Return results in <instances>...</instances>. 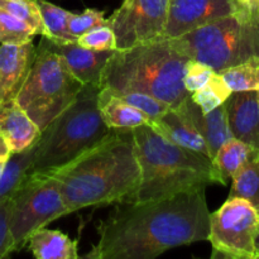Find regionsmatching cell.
Listing matches in <instances>:
<instances>
[{
    "instance_id": "obj_28",
    "label": "cell",
    "mask_w": 259,
    "mask_h": 259,
    "mask_svg": "<svg viewBox=\"0 0 259 259\" xmlns=\"http://www.w3.org/2000/svg\"><path fill=\"white\" fill-rule=\"evenodd\" d=\"M115 93V91H114ZM120 98H123L126 103L133 105L142 113L146 114L151 121H156L157 119L161 118L171 106L164 101L154 98V96L148 95V94L139 93V91H123V93H115Z\"/></svg>"
},
{
    "instance_id": "obj_32",
    "label": "cell",
    "mask_w": 259,
    "mask_h": 259,
    "mask_svg": "<svg viewBox=\"0 0 259 259\" xmlns=\"http://www.w3.org/2000/svg\"><path fill=\"white\" fill-rule=\"evenodd\" d=\"M12 197L0 199V259L7 258L14 252V239L10 230Z\"/></svg>"
},
{
    "instance_id": "obj_24",
    "label": "cell",
    "mask_w": 259,
    "mask_h": 259,
    "mask_svg": "<svg viewBox=\"0 0 259 259\" xmlns=\"http://www.w3.org/2000/svg\"><path fill=\"white\" fill-rule=\"evenodd\" d=\"M219 73L232 93L259 89V60L257 58L233 66Z\"/></svg>"
},
{
    "instance_id": "obj_3",
    "label": "cell",
    "mask_w": 259,
    "mask_h": 259,
    "mask_svg": "<svg viewBox=\"0 0 259 259\" xmlns=\"http://www.w3.org/2000/svg\"><path fill=\"white\" fill-rule=\"evenodd\" d=\"M141 181L132 202L222 184L209 157L174 143L151 125L132 129Z\"/></svg>"
},
{
    "instance_id": "obj_17",
    "label": "cell",
    "mask_w": 259,
    "mask_h": 259,
    "mask_svg": "<svg viewBox=\"0 0 259 259\" xmlns=\"http://www.w3.org/2000/svg\"><path fill=\"white\" fill-rule=\"evenodd\" d=\"M184 104L189 111L190 116H191L192 121H194L195 126L206 142L207 149L210 152V158L212 161L220 147L225 142L233 138L224 104L206 114L202 113L201 108L191 99V95L185 99Z\"/></svg>"
},
{
    "instance_id": "obj_21",
    "label": "cell",
    "mask_w": 259,
    "mask_h": 259,
    "mask_svg": "<svg viewBox=\"0 0 259 259\" xmlns=\"http://www.w3.org/2000/svg\"><path fill=\"white\" fill-rule=\"evenodd\" d=\"M35 151H37V144L34 142L24 151L10 154L0 179V199L12 197L18 187L29 176L34 162Z\"/></svg>"
},
{
    "instance_id": "obj_7",
    "label": "cell",
    "mask_w": 259,
    "mask_h": 259,
    "mask_svg": "<svg viewBox=\"0 0 259 259\" xmlns=\"http://www.w3.org/2000/svg\"><path fill=\"white\" fill-rule=\"evenodd\" d=\"M82 88L63 58L42 38L29 75L14 100L43 131L75 100Z\"/></svg>"
},
{
    "instance_id": "obj_9",
    "label": "cell",
    "mask_w": 259,
    "mask_h": 259,
    "mask_svg": "<svg viewBox=\"0 0 259 259\" xmlns=\"http://www.w3.org/2000/svg\"><path fill=\"white\" fill-rule=\"evenodd\" d=\"M259 227L257 210L244 199L228 197L215 212H210L207 240L212 258L257 259L255 235Z\"/></svg>"
},
{
    "instance_id": "obj_5",
    "label": "cell",
    "mask_w": 259,
    "mask_h": 259,
    "mask_svg": "<svg viewBox=\"0 0 259 259\" xmlns=\"http://www.w3.org/2000/svg\"><path fill=\"white\" fill-rule=\"evenodd\" d=\"M238 4L232 14L168 42L190 60L205 63L218 73L259 60V5Z\"/></svg>"
},
{
    "instance_id": "obj_4",
    "label": "cell",
    "mask_w": 259,
    "mask_h": 259,
    "mask_svg": "<svg viewBox=\"0 0 259 259\" xmlns=\"http://www.w3.org/2000/svg\"><path fill=\"white\" fill-rule=\"evenodd\" d=\"M189 61L167 39L115 50L104 70L103 86L115 93L148 94L175 108L191 95L184 86Z\"/></svg>"
},
{
    "instance_id": "obj_35",
    "label": "cell",
    "mask_w": 259,
    "mask_h": 259,
    "mask_svg": "<svg viewBox=\"0 0 259 259\" xmlns=\"http://www.w3.org/2000/svg\"><path fill=\"white\" fill-rule=\"evenodd\" d=\"M254 245H255V252H257V259H259V227L257 230V235H255Z\"/></svg>"
},
{
    "instance_id": "obj_22",
    "label": "cell",
    "mask_w": 259,
    "mask_h": 259,
    "mask_svg": "<svg viewBox=\"0 0 259 259\" xmlns=\"http://www.w3.org/2000/svg\"><path fill=\"white\" fill-rule=\"evenodd\" d=\"M35 2L42 17V37L57 45L75 43L77 40L68 29V19L72 12H68L47 0H35Z\"/></svg>"
},
{
    "instance_id": "obj_10",
    "label": "cell",
    "mask_w": 259,
    "mask_h": 259,
    "mask_svg": "<svg viewBox=\"0 0 259 259\" xmlns=\"http://www.w3.org/2000/svg\"><path fill=\"white\" fill-rule=\"evenodd\" d=\"M169 0H124L108 18L116 39V50L162 39Z\"/></svg>"
},
{
    "instance_id": "obj_14",
    "label": "cell",
    "mask_w": 259,
    "mask_h": 259,
    "mask_svg": "<svg viewBox=\"0 0 259 259\" xmlns=\"http://www.w3.org/2000/svg\"><path fill=\"white\" fill-rule=\"evenodd\" d=\"M233 138L239 139L259 151L258 90L235 91L224 103Z\"/></svg>"
},
{
    "instance_id": "obj_36",
    "label": "cell",
    "mask_w": 259,
    "mask_h": 259,
    "mask_svg": "<svg viewBox=\"0 0 259 259\" xmlns=\"http://www.w3.org/2000/svg\"><path fill=\"white\" fill-rule=\"evenodd\" d=\"M258 96H259V89H258Z\"/></svg>"
},
{
    "instance_id": "obj_20",
    "label": "cell",
    "mask_w": 259,
    "mask_h": 259,
    "mask_svg": "<svg viewBox=\"0 0 259 259\" xmlns=\"http://www.w3.org/2000/svg\"><path fill=\"white\" fill-rule=\"evenodd\" d=\"M258 157V149L239 139L232 138L220 147L212 158V164L219 175L222 185H227L228 180L232 179L244 164Z\"/></svg>"
},
{
    "instance_id": "obj_1",
    "label": "cell",
    "mask_w": 259,
    "mask_h": 259,
    "mask_svg": "<svg viewBox=\"0 0 259 259\" xmlns=\"http://www.w3.org/2000/svg\"><path fill=\"white\" fill-rule=\"evenodd\" d=\"M209 230L205 187L125 202L98 225V243L85 258L153 259L172 248L207 240Z\"/></svg>"
},
{
    "instance_id": "obj_26",
    "label": "cell",
    "mask_w": 259,
    "mask_h": 259,
    "mask_svg": "<svg viewBox=\"0 0 259 259\" xmlns=\"http://www.w3.org/2000/svg\"><path fill=\"white\" fill-rule=\"evenodd\" d=\"M37 32L28 23L0 9V43L23 45L33 42Z\"/></svg>"
},
{
    "instance_id": "obj_34",
    "label": "cell",
    "mask_w": 259,
    "mask_h": 259,
    "mask_svg": "<svg viewBox=\"0 0 259 259\" xmlns=\"http://www.w3.org/2000/svg\"><path fill=\"white\" fill-rule=\"evenodd\" d=\"M237 2L244 5H259V0H237Z\"/></svg>"
},
{
    "instance_id": "obj_11",
    "label": "cell",
    "mask_w": 259,
    "mask_h": 259,
    "mask_svg": "<svg viewBox=\"0 0 259 259\" xmlns=\"http://www.w3.org/2000/svg\"><path fill=\"white\" fill-rule=\"evenodd\" d=\"M237 0H169L168 17L162 39H175L232 14Z\"/></svg>"
},
{
    "instance_id": "obj_15",
    "label": "cell",
    "mask_w": 259,
    "mask_h": 259,
    "mask_svg": "<svg viewBox=\"0 0 259 259\" xmlns=\"http://www.w3.org/2000/svg\"><path fill=\"white\" fill-rule=\"evenodd\" d=\"M151 126L174 143L210 158L206 142L195 126L184 101L175 108H169L161 118L153 121Z\"/></svg>"
},
{
    "instance_id": "obj_18",
    "label": "cell",
    "mask_w": 259,
    "mask_h": 259,
    "mask_svg": "<svg viewBox=\"0 0 259 259\" xmlns=\"http://www.w3.org/2000/svg\"><path fill=\"white\" fill-rule=\"evenodd\" d=\"M98 108L104 123L110 129L132 131L142 125H152L151 119L146 114L126 103L123 98L106 86H103L99 90Z\"/></svg>"
},
{
    "instance_id": "obj_30",
    "label": "cell",
    "mask_w": 259,
    "mask_h": 259,
    "mask_svg": "<svg viewBox=\"0 0 259 259\" xmlns=\"http://www.w3.org/2000/svg\"><path fill=\"white\" fill-rule=\"evenodd\" d=\"M105 24H108V18H105V13L98 9H91V8H88L78 14L72 13L68 19V29L76 39L83 33Z\"/></svg>"
},
{
    "instance_id": "obj_31",
    "label": "cell",
    "mask_w": 259,
    "mask_h": 259,
    "mask_svg": "<svg viewBox=\"0 0 259 259\" xmlns=\"http://www.w3.org/2000/svg\"><path fill=\"white\" fill-rule=\"evenodd\" d=\"M215 71L205 63L199 61L190 60L186 65L184 75V86L190 94L199 90L202 86L206 85L211 77L214 76Z\"/></svg>"
},
{
    "instance_id": "obj_16",
    "label": "cell",
    "mask_w": 259,
    "mask_h": 259,
    "mask_svg": "<svg viewBox=\"0 0 259 259\" xmlns=\"http://www.w3.org/2000/svg\"><path fill=\"white\" fill-rule=\"evenodd\" d=\"M0 133L5 137L12 153L22 152L39 138L40 131L15 100L0 103Z\"/></svg>"
},
{
    "instance_id": "obj_2",
    "label": "cell",
    "mask_w": 259,
    "mask_h": 259,
    "mask_svg": "<svg viewBox=\"0 0 259 259\" xmlns=\"http://www.w3.org/2000/svg\"><path fill=\"white\" fill-rule=\"evenodd\" d=\"M45 174L58 181L70 214L88 206L132 202L141 181L132 131L111 129L100 143Z\"/></svg>"
},
{
    "instance_id": "obj_6",
    "label": "cell",
    "mask_w": 259,
    "mask_h": 259,
    "mask_svg": "<svg viewBox=\"0 0 259 259\" xmlns=\"http://www.w3.org/2000/svg\"><path fill=\"white\" fill-rule=\"evenodd\" d=\"M99 90V86H83L75 100L43 129L35 141L30 174L65 166L110 134L111 129L104 123L98 108Z\"/></svg>"
},
{
    "instance_id": "obj_8",
    "label": "cell",
    "mask_w": 259,
    "mask_h": 259,
    "mask_svg": "<svg viewBox=\"0 0 259 259\" xmlns=\"http://www.w3.org/2000/svg\"><path fill=\"white\" fill-rule=\"evenodd\" d=\"M67 214L57 180L48 174H30L12 196L10 230L14 252L27 245L33 232Z\"/></svg>"
},
{
    "instance_id": "obj_13",
    "label": "cell",
    "mask_w": 259,
    "mask_h": 259,
    "mask_svg": "<svg viewBox=\"0 0 259 259\" xmlns=\"http://www.w3.org/2000/svg\"><path fill=\"white\" fill-rule=\"evenodd\" d=\"M48 47L63 58L73 77L83 86L103 88V73L114 51H96L78 46L77 43L57 45L42 37Z\"/></svg>"
},
{
    "instance_id": "obj_23",
    "label": "cell",
    "mask_w": 259,
    "mask_h": 259,
    "mask_svg": "<svg viewBox=\"0 0 259 259\" xmlns=\"http://www.w3.org/2000/svg\"><path fill=\"white\" fill-rule=\"evenodd\" d=\"M232 180V189L228 197L247 200L259 215V157L244 164Z\"/></svg>"
},
{
    "instance_id": "obj_29",
    "label": "cell",
    "mask_w": 259,
    "mask_h": 259,
    "mask_svg": "<svg viewBox=\"0 0 259 259\" xmlns=\"http://www.w3.org/2000/svg\"><path fill=\"white\" fill-rule=\"evenodd\" d=\"M78 46L96 51H115L116 39L111 27L108 24L100 25L83 33L76 40Z\"/></svg>"
},
{
    "instance_id": "obj_25",
    "label": "cell",
    "mask_w": 259,
    "mask_h": 259,
    "mask_svg": "<svg viewBox=\"0 0 259 259\" xmlns=\"http://www.w3.org/2000/svg\"><path fill=\"white\" fill-rule=\"evenodd\" d=\"M232 94L220 73L215 72L211 80L199 90L191 93V99L201 108L202 113L206 114L223 105Z\"/></svg>"
},
{
    "instance_id": "obj_33",
    "label": "cell",
    "mask_w": 259,
    "mask_h": 259,
    "mask_svg": "<svg viewBox=\"0 0 259 259\" xmlns=\"http://www.w3.org/2000/svg\"><path fill=\"white\" fill-rule=\"evenodd\" d=\"M10 154H12V149H10L5 137L0 133V179H2L3 169H4V166Z\"/></svg>"
},
{
    "instance_id": "obj_27",
    "label": "cell",
    "mask_w": 259,
    "mask_h": 259,
    "mask_svg": "<svg viewBox=\"0 0 259 259\" xmlns=\"http://www.w3.org/2000/svg\"><path fill=\"white\" fill-rule=\"evenodd\" d=\"M0 9L28 23L38 35H42V17L35 0H0Z\"/></svg>"
},
{
    "instance_id": "obj_12",
    "label": "cell",
    "mask_w": 259,
    "mask_h": 259,
    "mask_svg": "<svg viewBox=\"0 0 259 259\" xmlns=\"http://www.w3.org/2000/svg\"><path fill=\"white\" fill-rule=\"evenodd\" d=\"M35 55L33 42L0 43V103L14 100L29 75Z\"/></svg>"
},
{
    "instance_id": "obj_19",
    "label": "cell",
    "mask_w": 259,
    "mask_h": 259,
    "mask_svg": "<svg viewBox=\"0 0 259 259\" xmlns=\"http://www.w3.org/2000/svg\"><path fill=\"white\" fill-rule=\"evenodd\" d=\"M28 248L38 259H78V240H73L60 230H35L28 238Z\"/></svg>"
}]
</instances>
